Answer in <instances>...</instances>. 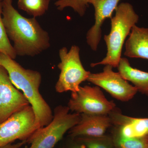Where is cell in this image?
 <instances>
[{
    "label": "cell",
    "instance_id": "cell-13",
    "mask_svg": "<svg viewBox=\"0 0 148 148\" xmlns=\"http://www.w3.org/2000/svg\"><path fill=\"white\" fill-rule=\"evenodd\" d=\"M125 56L148 60V28L135 25L125 43Z\"/></svg>",
    "mask_w": 148,
    "mask_h": 148
},
{
    "label": "cell",
    "instance_id": "cell-10",
    "mask_svg": "<svg viewBox=\"0 0 148 148\" xmlns=\"http://www.w3.org/2000/svg\"><path fill=\"white\" fill-rule=\"evenodd\" d=\"M121 0H89L95 11V22L88 31L86 42L91 49L96 51L102 37V27L107 18H112Z\"/></svg>",
    "mask_w": 148,
    "mask_h": 148
},
{
    "label": "cell",
    "instance_id": "cell-7",
    "mask_svg": "<svg viewBox=\"0 0 148 148\" xmlns=\"http://www.w3.org/2000/svg\"><path fill=\"white\" fill-rule=\"evenodd\" d=\"M38 129L34 112L29 105L0 123V147L16 140L27 141Z\"/></svg>",
    "mask_w": 148,
    "mask_h": 148
},
{
    "label": "cell",
    "instance_id": "cell-12",
    "mask_svg": "<svg viewBox=\"0 0 148 148\" xmlns=\"http://www.w3.org/2000/svg\"><path fill=\"white\" fill-rule=\"evenodd\" d=\"M109 116L112 124L116 126L115 132L124 138L148 135V118H139L124 115L116 109Z\"/></svg>",
    "mask_w": 148,
    "mask_h": 148
},
{
    "label": "cell",
    "instance_id": "cell-5",
    "mask_svg": "<svg viewBox=\"0 0 148 148\" xmlns=\"http://www.w3.org/2000/svg\"><path fill=\"white\" fill-rule=\"evenodd\" d=\"M79 53V48L77 45L72 46L69 51L66 47L59 50L61 62L58 67L61 73L55 85L56 92H77L81 84L87 81L91 73L84 68Z\"/></svg>",
    "mask_w": 148,
    "mask_h": 148
},
{
    "label": "cell",
    "instance_id": "cell-20",
    "mask_svg": "<svg viewBox=\"0 0 148 148\" xmlns=\"http://www.w3.org/2000/svg\"><path fill=\"white\" fill-rule=\"evenodd\" d=\"M27 143L26 141H21L15 144L11 143L3 147H0V148H21Z\"/></svg>",
    "mask_w": 148,
    "mask_h": 148
},
{
    "label": "cell",
    "instance_id": "cell-17",
    "mask_svg": "<svg viewBox=\"0 0 148 148\" xmlns=\"http://www.w3.org/2000/svg\"><path fill=\"white\" fill-rule=\"evenodd\" d=\"M77 140L86 148H113L112 138L106 135L101 137H82L76 138Z\"/></svg>",
    "mask_w": 148,
    "mask_h": 148
},
{
    "label": "cell",
    "instance_id": "cell-1",
    "mask_svg": "<svg viewBox=\"0 0 148 148\" xmlns=\"http://www.w3.org/2000/svg\"><path fill=\"white\" fill-rule=\"evenodd\" d=\"M2 19L8 38L13 42L16 55L34 56L50 47L48 33L35 17L28 18L14 7L12 0H3Z\"/></svg>",
    "mask_w": 148,
    "mask_h": 148
},
{
    "label": "cell",
    "instance_id": "cell-16",
    "mask_svg": "<svg viewBox=\"0 0 148 148\" xmlns=\"http://www.w3.org/2000/svg\"><path fill=\"white\" fill-rule=\"evenodd\" d=\"M112 139L116 148H148V135L124 138L115 132Z\"/></svg>",
    "mask_w": 148,
    "mask_h": 148
},
{
    "label": "cell",
    "instance_id": "cell-3",
    "mask_svg": "<svg viewBox=\"0 0 148 148\" xmlns=\"http://www.w3.org/2000/svg\"><path fill=\"white\" fill-rule=\"evenodd\" d=\"M115 15L111 18L110 34L104 36V40L107 48L106 56L102 61L90 65L92 67L98 65H110L117 68L121 58L123 47L132 27L139 20L132 5L128 3H121L115 10Z\"/></svg>",
    "mask_w": 148,
    "mask_h": 148
},
{
    "label": "cell",
    "instance_id": "cell-11",
    "mask_svg": "<svg viewBox=\"0 0 148 148\" xmlns=\"http://www.w3.org/2000/svg\"><path fill=\"white\" fill-rule=\"evenodd\" d=\"M112 125L109 115L82 114L79 122L69 130V135L73 138L101 137Z\"/></svg>",
    "mask_w": 148,
    "mask_h": 148
},
{
    "label": "cell",
    "instance_id": "cell-18",
    "mask_svg": "<svg viewBox=\"0 0 148 148\" xmlns=\"http://www.w3.org/2000/svg\"><path fill=\"white\" fill-rule=\"evenodd\" d=\"M0 52L5 53L14 59L17 56L10 42L3 23L2 1H0Z\"/></svg>",
    "mask_w": 148,
    "mask_h": 148
},
{
    "label": "cell",
    "instance_id": "cell-15",
    "mask_svg": "<svg viewBox=\"0 0 148 148\" xmlns=\"http://www.w3.org/2000/svg\"><path fill=\"white\" fill-rule=\"evenodd\" d=\"M51 0H18V8L33 17L42 16L48 9Z\"/></svg>",
    "mask_w": 148,
    "mask_h": 148
},
{
    "label": "cell",
    "instance_id": "cell-14",
    "mask_svg": "<svg viewBox=\"0 0 148 148\" xmlns=\"http://www.w3.org/2000/svg\"><path fill=\"white\" fill-rule=\"evenodd\" d=\"M117 68L122 77L132 83L138 92L148 96V72L133 68L124 57L121 58Z\"/></svg>",
    "mask_w": 148,
    "mask_h": 148
},
{
    "label": "cell",
    "instance_id": "cell-8",
    "mask_svg": "<svg viewBox=\"0 0 148 148\" xmlns=\"http://www.w3.org/2000/svg\"><path fill=\"white\" fill-rule=\"evenodd\" d=\"M110 65H105L103 72L90 73L87 81L103 88L116 100L127 102L134 98L138 92L136 88L124 79L119 73L113 70Z\"/></svg>",
    "mask_w": 148,
    "mask_h": 148
},
{
    "label": "cell",
    "instance_id": "cell-6",
    "mask_svg": "<svg viewBox=\"0 0 148 148\" xmlns=\"http://www.w3.org/2000/svg\"><path fill=\"white\" fill-rule=\"evenodd\" d=\"M67 106L74 112L91 115H109L116 109L113 101H108L96 86H80L72 92Z\"/></svg>",
    "mask_w": 148,
    "mask_h": 148
},
{
    "label": "cell",
    "instance_id": "cell-19",
    "mask_svg": "<svg viewBox=\"0 0 148 148\" xmlns=\"http://www.w3.org/2000/svg\"><path fill=\"white\" fill-rule=\"evenodd\" d=\"M89 0H58L54 3L57 9L64 10L67 7L71 8L80 16H83L88 7Z\"/></svg>",
    "mask_w": 148,
    "mask_h": 148
},
{
    "label": "cell",
    "instance_id": "cell-4",
    "mask_svg": "<svg viewBox=\"0 0 148 148\" xmlns=\"http://www.w3.org/2000/svg\"><path fill=\"white\" fill-rule=\"evenodd\" d=\"M68 106H59L54 109L53 119L48 125L38 129L27 140L28 148H53L66 132L76 125L81 114L70 113Z\"/></svg>",
    "mask_w": 148,
    "mask_h": 148
},
{
    "label": "cell",
    "instance_id": "cell-9",
    "mask_svg": "<svg viewBox=\"0 0 148 148\" xmlns=\"http://www.w3.org/2000/svg\"><path fill=\"white\" fill-rule=\"evenodd\" d=\"M29 105L24 94L12 82L6 70L0 66V123Z\"/></svg>",
    "mask_w": 148,
    "mask_h": 148
},
{
    "label": "cell",
    "instance_id": "cell-21",
    "mask_svg": "<svg viewBox=\"0 0 148 148\" xmlns=\"http://www.w3.org/2000/svg\"><path fill=\"white\" fill-rule=\"evenodd\" d=\"M72 148H86L85 146L84 145H83L81 143V144L79 145H75Z\"/></svg>",
    "mask_w": 148,
    "mask_h": 148
},
{
    "label": "cell",
    "instance_id": "cell-2",
    "mask_svg": "<svg viewBox=\"0 0 148 148\" xmlns=\"http://www.w3.org/2000/svg\"><path fill=\"white\" fill-rule=\"evenodd\" d=\"M0 66L6 70L12 83L23 92L33 108L38 129L49 124L53 115L50 106L40 93L42 77L39 72L24 69L13 58L2 52H0Z\"/></svg>",
    "mask_w": 148,
    "mask_h": 148
},
{
    "label": "cell",
    "instance_id": "cell-22",
    "mask_svg": "<svg viewBox=\"0 0 148 148\" xmlns=\"http://www.w3.org/2000/svg\"><path fill=\"white\" fill-rule=\"evenodd\" d=\"M3 0H0V1H2Z\"/></svg>",
    "mask_w": 148,
    "mask_h": 148
}]
</instances>
